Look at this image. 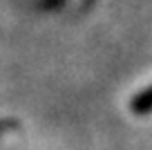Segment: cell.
Wrapping results in <instances>:
<instances>
[{"instance_id": "1", "label": "cell", "mask_w": 152, "mask_h": 150, "mask_svg": "<svg viewBox=\"0 0 152 150\" xmlns=\"http://www.w3.org/2000/svg\"><path fill=\"white\" fill-rule=\"evenodd\" d=\"M130 110H132V114H139V117L152 112V83L148 85V88L139 90V92L130 99Z\"/></svg>"}]
</instances>
